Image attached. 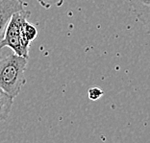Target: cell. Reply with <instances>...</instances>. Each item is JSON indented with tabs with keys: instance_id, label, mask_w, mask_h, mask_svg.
Masks as SVG:
<instances>
[{
	"instance_id": "6da1fadb",
	"label": "cell",
	"mask_w": 150,
	"mask_h": 143,
	"mask_svg": "<svg viewBox=\"0 0 150 143\" xmlns=\"http://www.w3.org/2000/svg\"><path fill=\"white\" fill-rule=\"evenodd\" d=\"M26 58L16 53L0 56V88L13 98L18 96L26 82Z\"/></svg>"
},
{
	"instance_id": "7a4b0ae2",
	"label": "cell",
	"mask_w": 150,
	"mask_h": 143,
	"mask_svg": "<svg viewBox=\"0 0 150 143\" xmlns=\"http://www.w3.org/2000/svg\"><path fill=\"white\" fill-rule=\"evenodd\" d=\"M30 15H31V13L26 10H22V11L13 13L11 19L9 20L3 36L0 39V49L2 50L4 47H9L16 55L28 59L30 43L22 39L20 26L23 20L28 19Z\"/></svg>"
},
{
	"instance_id": "3957f363",
	"label": "cell",
	"mask_w": 150,
	"mask_h": 143,
	"mask_svg": "<svg viewBox=\"0 0 150 143\" xmlns=\"http://www.w3.org/2000/svg\"><path fill=\"white\" fill-rule=\"evenodd\" d=\"M26 5L23 0H0V39L12 15L25 10Z\"/></svg>"
},
{
	"instance_id": "277c9868",
	"label": "cell",
	"mask_w": 150,
	"mask_h": 143,
	"mask_svg": "<svg viewBox=\"0 0 150 143\" xmlns=\"http://www.w3.org/2000/svg\"><path fill=\"white\" fill-rule=\"evenodd\" d=\"M134 7L135 13L138 18L144 23L146 27L149 26V7L150 0H127Z\"/></svg>"
},
{
	"instance_id": "5b68a950",
	"label": "cell",
	"mask_w": 150,
	"mask_h": 143,
	"mask_svg": "<svg viewBox=\"0 0 150 143\" xmlns=\"http://www.w3.org/2000/svg\"><path fill=\"white\" fill-rule=\"evenodd\" d=\"M13 104V97L0 88V125L7 120Z\"/></svg>"
},
{
	"instance_id": "8992f818",
	"label": "cell",
	"mask_w": 150,
	"mask_h": 143,
	"mask_svg": "<svg viewBox=\"0 0 150 143\" xmlns=\"http://www.w3.org/2000/svg\"><path fill=\"white\" fill-rule=\"evenodd\" d=\"M20 32H21L22 39L30 44H31V42L34 39H36L38 37V30L36 28V26L28 22L27 19L23 20V22L21 23Z\"/></svg>"
},
{
	"instance_id": "52a82bcc",
	"label": "cell",
	"mask_w": 150,
	"mask_h": 143,
	"mask_svg": "<svg viewBox=\"0 0 150 143\" xmlns=\"http://www.w3.org/2000/svg\"><path fill=\"white\" fill-rule=\"evenodd\" d=\"M40 5L44 9H50L52 6L61 7L64 2V0H38Z\"/></svg>"
},
{
	"instance_id": "ba28073f",
	"label": "cell",
	"mask_w": 150,
	"mask_h": 143,
	"mask_svg": "<svg viewBox=\"0 0 150 143\" xmlns=\"http://www.w3.org/2000/svg\"><path fill=\"white\" fill-rule=\"evenodd\" d=\"M103 93L104 92L99 87H91L88 91V98H90L91 100H93V101H96L98 99H100L101 96L103 95Z\"/></svg>"
},
{
	"instance_id": "9c48e42d",
	"label": "cell",
	"mask_w": 150,
	"mask_h": 143,
	"mask_svg": "<svg viewBox=\"0 0 150 143\" xmlns=\"http://www.w3.org/2000/svg\"><path fill=\"white\" fill-rule=\"evenodd\" d=\"M0 56H1V49H0Z\"/></svg>"
}]
</instances>
